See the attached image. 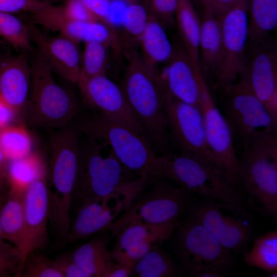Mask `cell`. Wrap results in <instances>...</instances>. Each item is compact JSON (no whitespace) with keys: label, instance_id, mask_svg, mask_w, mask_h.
<instances>
[{"label":"cell","instance_id":"6da1fadb","mask_svg":"<svg viewBox=\"0 0 277 277\" xmlns=\"http://www.w3.org/2000/svg\"><path fill=\"white\" fill-rule=\"evenodd\" d=\"M77 117L82 134L111 146L121 163L140 179L148 184L168 179L166 155H158L148 139L100 112Z\"/></svg>","mask_w":277,"mask_h":277},{"label":"cell","instance_id":"7a4b0ae2","mask_svg":"<svg viewBox=\"0 0 277 277\" xmlns=\"http://www.w3.org/2000/svg\"><path fill=\"white\" fill-rule=\"evenodd\" d=\"M123 52L127 65L119 86L157 152L167 154L170 140L163 104L164 81L136 49Z\"/></svg>","mask_w":277,"mask_h":277},{"label":"cell","instance_id":"3957f363","mask_svg":"<svg viewBox=\"0 0 277 277\" xmlns=\"http://www.w3.org/2000/svg\"><path fill=\"white\" fill-rule=\"evenodd\" d=\"M30 64L31 84L25 125L55 130L67 127L81 111L78 99L56 82L52 69L39 52Z\"/></svg>","mask_w":277,"mask_h":277},{"label":"cell","instance_id":"277c9868","mask_svg":"<svg viewBox=\"0 0 277 277\" xmlns=\"http://www.w3.org/2000/svg\"><path fill=\"white\" fill-rule=\"evenodd\" d=\"M235 147L240 192H245L265 213L276 220L277 135Z\"/></svg>","mask_w":277,"mask_h":277},{"label":"cell","instance_id":"5b68a950","mask_svg":"<svg viewBox=\"0 0 277 277\" xmlns=\"http://www.w3.org/2000/svg\"><path fill=\"white\" fill-rule=\"evenodd\" d=\"M103 146L87 136L82 142L80 140L73 194V202H76L79 206L104 197L135 180L130 179L132 173L112 151L107 156H103L101 149Z\"/></svg>","mask_w":277,"mask_h":277},{"label":"cell","instance_id":"8992f818","mask_svg":"<svg viewBox=\"0 0 277 277\" xmlns=\"http://www.w3.org/2000/svg\"><path fill=\"white\" fill-rule=\"evenodd\" d=\"M168 180L177 183L187 192L224 204L234 213H246L242 195L213 165L194 154L180 151L166 155Z\"/></svg>","mask_w":277,"mask_h":277},{"label":"cell","instance_id":"52a82bcc","mask_svg":"<svg viewBox=\"0 0 277 277\" xmlns=\"http://www.w3.org/2000/svg\"><path fill=\"white\" fill-rule=\"evenodd\" d=\"M225 90L227 98L223 113L235 145L277 135V122L255 94L244 72Z\"/></svg>","mask_w":277,"mask_h":277},{"label":"cell","instance_id":"ba28073f","mask_svg":"<svg viewBox=\"0 0 277 277\" xmlns=\"http://www.w3.org/2000/svg\"><path fill=\"white\" fill-rule=\"evenodd\" d=\"M154 184L150 190L138 193L105 232L117 236L133 222L158 225L179 221L186 211L188 193L164 180Z\"/></svg>","mask_w":277,"mask_h":277},{"label":"cell","instance_id":"9c48e42d","mask_svg":"<svg viewBox=\"0 0 277 277\" xmlns=\"http://www.w3.org/2000/svg\"><path fill=\"white\" fill-rule=\"evenodd\" d=\"M175 238L181 266L190 276L200 277L210 270L225 273L232 265L230 250L190 217L179 226Z\"/></svg>","mask_w":277,"mask_h":277},{"label":"cell","instance_id":"30bf717a","mask_svg":"<svg viewBox=\"0 0 277 277\" xmlns=\"http://www.w3.org/2000/svg\"><path fill=\"white\" fill-rule=\"evenodd\" d=\"M197 77L200 88V109L204 119L207 143L215 166L231 185L241 193L237 152L231 130L223 113L216 105L204 75Z\"/></svg>","mask_w":277,"mask_h":277},{"label":"cell","instance_id":"8fae6325","mask_svg":"<svg viewBox=\"0 0 277 277\" xmlns=\"http://www.w3.org/2000/svg\"><path fill=\"white\" fill-rule=\"evenodd\" d=\"M148 184L138 178L104 197L80 206L68 232L57 243V246L63 247L94 234L104 232Z\"/></svg>","mask_w":277,"mask_h":277},{"label":"cell","instance_id":"7c38bea8","mask_svg":"<svg viewBox=\"0 0 277 277\" xmlns=\"http://www.w3.org/2000/svg\"><path fill=\"white\" fill-rule=\"evenodd\" d=\"M163 104L170 142L173 143L180 151L197 155L216 168L207 143L200 109L172 96L166 87Z\"/></svg>","mask_w":277,"mask_h":277},{"label":"cell","instance_id":"4fadbf2b","mask_svg":"<svg viewBox=\"0 0 277 277\" xmlns=\"http://www.w3.org/2000/svg\"><path fill=\"white\" fill-rule=\"evenodd\" d=\"M248 0H240L220 19L223 56L215 74L216 85L225 90L234 83L246 64Z\"/></svg>","mask_w":277,"mask_h":277},{"label":"cell","instance_id":"5bb4252c","mask_svg":"<svg viewBox=\"0 0 277 277\" xmlns=\"http://www.w3.org/2000/svg\"><path fill=\"white\" fill-rule=\"evenodd\" d=\"M76 84L84 102L91 111L102 112L131 128L149 140L120 86L107 77L106 74L90 77L80 76Z\"/></svg>","mask_w":277,"mask_h":277},{"label":"cell","instance_id":"9a60e30c","mask_svg":"<svg viewBox=\"0 0 277 277\" xmlns=\"http://www.w3.org/2000/svg\"><path fill=\"white\" fill-rule=\"evenodd\" d=\"M224 207H228L204 198L188 201L186 211L225 247L230 251H238L250 240L251 226L243 217L225 215L222 211Z\"/></svg>","mask_w":277,"mask_h":277},{"label":"cell","instance_id":"2e32d148","mask_svg":"<svg viewBox=\"0 0 277 277\" xmlns=\"http://www.w3.org/2000/svg\"><path fill=\"white\" fill-rule=\"evenodd\" d=\"M23 207L25 237L21 252L22 263L28 254L35 250H43L49 243L47 165L25 188Z\"/></svg>","mask_w":277,"mask_h":277},{"label":"cell","instance_id":"e0dca14e","mask_svg":"<svg viewBox=\"0 0 277 277\" xmlns=\"http://www.w3.org/2000/svg\"><path fill=\"white\" fill-rule=\"evenodd\" d=\"M33 19L35 24L59 32L60 34L78 44L82 42H100L109 45L117 54L122 52L118 31L110 21H73L65 15L62 6L51 4L36 12Z\"/></svg>","mask_w":277,"mask_h":277},{"label":"cell","instance_id":"ac0fdd59","mask_svg":"<svg viewBox=\"0 0 277 277\" xmlns=\"http://www.w3.org/2000/svg\"><path fill=\"white\" fill-rule=\"evenodd\" d=\"M178 224L179 221L158 225L130 223L116 236L110 251L113 260L133 266L143 256L169 239Z\"/></svg>","mask_w":277,"mask_h":277},{"label":"cell","instance_id":"d6986e66","mask_svg":"<svg viewBox=\"0 0 277 277\" xmlns=\"http://www.w3.org/2000/svg\"><path fill=\"white\" fill-rule=\"evenodd\" d=\"M27 52L0 60V98L12 108L18 124L23 125L31 84V67Z\"/></svg>","mask_w":277,"mask_h":277},{"label":"cell","instance_id":"ffe728a7","mask_svg":"<svg viewBox=\"0 0 277 277\" xmlns=\"http://www.w3.org/2000/svg\"><path fill=\"white\" fill-rule=\"evenodd\" d=\"M26 24L31 42L38 47L52 70L69 82L77 84L82 59L78 44L61 34H46L31 22Z\"/></svg>","mask_w":277,"mask_h":277},{"label":"cell","instance_id":"44dd1931","mask_svg":"<svg viewBox=\"0 0 277 277\" xmlns=\"http://www.w3.org/2000/svg\"><path fill=\"white\" fill-rule=\"evenodd\" d=\"M243 72L255 94L277 122V55L275 48L267 44L256 47Z\"/></svg>","mask_w":277,"mask_h":277},{"label":"cell","instance_id":"7402d4cb","mask_svg":"<svg viewBox=\"0 0 277 277\" xmlns=\"http://www.w3.org/2000/svg\"><path fill=\"white\" fill-rule=\"evenodd\" d=\"M165 78L168 92L186 103L200 108V88L196 73L182 44L173 46ZM202 73V72H200Z\"/></svg>","mask_w":277,"mask_h":277},{"label":"cell","instance_id":"603a6c76","mask_svg":"<svg viewBox=\"0 0 277 277\" xmlns=\"http://www.w3.org/2000/svg\"><path fill=\"white\" fill-rule=\"evenodd\" d=\"M204 12L201 21L200 40V62L203 69L215 75L221 65L222 56V37L220 19L212 13L208 5L203 4Z\"/></svg>","mask_w":277,"mask_h":277},{"label":"cell","instance_id":"cb8c5ba5","mask_svg":"<svg viewBox=\"0 0 277 277\" xmlns=\"http://www.w3.org/2000/svg\"><path fill=\"white\" fill-rule=\"evenodd\" d=\"M98 235L77 248L72 253L75 263L86 277H105L114 263L108 250V232Z\"/></svg>","mask_w":277,"mask_h":277},{"label":"cell","instance_id":"d4e9b609","mask_svg":"<svg viewBox=\"0 0 277 277\" xmlns=\"http://www.w3.org/2000/svg\"><path fill=\"white\" fill-rule=\"evenodd\" d=\"M174 18L182 41L196 72H202L200 62L201 21L190 0H177Z\"/></svg>","mask_w":277,"mask_h":277},{"label":"cell","instance_id":"484cf974","mask_svg":"<svg viewBox=\"0 0 277 277\" xmlns=\"http://www.w3.org/2000/svg\"><path fill=\"white\" fill-rule=\"evenodd\" d=\"M24 190L9 188L0 215L2 238L14 245L20 252L23 247L25 237Z\"/></svg>","mask_w":277,"mask_h":277},{"label":"cell","instance_id":"4316f807","mask_svg":"<svg viewBox=\"0 0 277 277\" xmlns=\"http://www.w3.org/2000/svg\"><path fill=\"white\" fill-rule=\"evenodd\" d=\"M163 26L158 20L149 16L141 39L142 54L155 66L168 61L173 53V46Z\"/></svg>","mask_w":277,"mask_h":277},{"label":"cell","instance_id":"83f0119b","mask_svg":"<svg viewBox=\"0 0 277 277\" xmlns=\"http://www.w3.org/2000/svg\"><path fill=\"white\" fill-rule=\"evenodd\" d=\"M248 39L261 42L277 25V0H248Z\"/></svg>","mask_w":277,"mask_h":277},{"label":"cell","instance_id":"f1b7e54d","mask_svg":"<svg viewBox=\"0 0 277 277\" xmlns=\"http://www.w3.org/2000/svg\"><path fill=\"white\" fill-rule=\"evenodd\" d=\"M179 274V267L160 245L149 251L134 264L131 276L174 277Z\"/></svg>","mask_w":277,"mask_h":277},{"label":"cell","instance_id":"f546056e","mask_svg":"<svg viewBox=\"0 0 277 277\" xmlns=\"http://www.w3.org/2000/svg\"><path fill=\"white\" fill-rule=\"evenodd\" d=\"M149 14L140 3H130L122 17L121 34H118L122 52L136 49L149 19Z\"/></svg>","mask_w":277,"mask_h":277},{"label":"cell","instance_id":"4dcf8cb0","mask_svg":"<svg viewBox=\"0 0 277 277\" xmlns=\"http://www.w3.org/2000/svg\"><path fill=\"white\" fill-rule=\"evenodd\" d=\"M249 266L272 272L277 271V231L273 230L259 236L244 255Z\"/></svg>","mask_w":277,"mask_h":277},{"label":"cell","instance_id":"1f68e13d","mask_svg":"<svg viewBox=\"0 0 277 277\" xmlns=\"http://www.w3.org/2000/svg\"><path fill=\"white\" fill-rule=\"evenodd\" d=\"M0 147L8 160L23 157L33 152L30 134L25 125L18 124L0 130Z\"/></svg>","mask_w":277,"mask_h":277},{"label":"cell","instance_id":"d6a6232c","mask_svg":"<svg viewBox=\"0 0 277 277\" xmlns=\"http://www.w3.org/2000/svg\"><path fill=\"white\" fill-rule=\"evenodd\" d=\"M84 43L80 77H90L106 74L108 61V49L110 46L96 41Z\"/></svg>","mask_w":277,"mask_h":277},{"label":"cell","instance_id":"836d02e7","mask_svg":"<svg viewBox=\"0 0 277 277\" xmlns=\"http://www.w3.org/2000/svg\"><path fill=\"white\" fill-rule=\"evenodd\" d=\"M0 36L22 51H28L32 49L27 24L11 13L0 12Z\"/></svg>","mask_w":277,"mask_h":277},{"label":"cell","instance_id":"e575fe53","mask_svg":"<svg viewBox=\"0 0 277 277\" xmlns=\"http://www.w3.org/2000/svg\"><path fill=\"white\" fill-rule=\"evenodd\" d=\"M35 250L23 261L18 277H63L57 269L53 260Z\"/></svg>","mask_w":277,"mask_h":277},{"label":"cell","instance_id":"d590c367","mask_svg":"<svg viewBox=\"0 0 277 277\" xmlns=\"http://www.w3.org/2000/svg\"><path fill=\"white\" fill-rule=\"evenodd\" d=\"M144 6L149 16L158 20L164 26L174 23L177 0H144Z\"/></svg>","mask_w":277,"mask_h":277},{"label":"cell","instance_id":"8d00e7d4","mask_svg":"<svg viewBox=\"0 0 277 277\" xmlns=\"http://www.w3.org/2000/svg\"><path fill=\"white\" fill-rule=\"evenodd\" d=\"M50 4L47 0H0V12L26 11L33 13Z\"/></svg>","mask_w":277,"mask_h":277},{"label":"cell","instance_id":"74e56055","mask_svg":"<svg viewBox=\"0 0 277 277\" xmlns=\"http://www.w3.org/2000/svg\"><path fill=\"white\" fill-rule=\"evenodd\" d=\"M62 7L65 15L70 19L88 22L100 21L82 0H66Z\"/></svg>","mask_w":277,"mask_h":277},{"label":"cell","instance_id":"f35d334b","mask_svg":"<svg viewBox=\"0 0 277 277\" xmlns=\"http://www.w3.org/2000/svg\"><path fill=\"white\" fill-rule=\"evenodd\" d=\"M53 260L57 269L63 277H86L75 263L72 253L60 254Z\"/></svg>","mask_w":277,"mask_h":277},{"label":"cell","instance_id":"ab89813d","mask_svg":"<svg viewBox=\"0 0 277 277\" xmlns=\"http://www.w3.org/2000/svg\"><path fill=\"white\" fill-rule=\"evenodd\" d=\"M89 9L101 21L107 22L112 0H82Z\"/></svg>","mask_w":277,"mask_h":277},{"label":"cell","instance_id":"60d3db41","mask_svg":"<svg viewBox=\"0 0 277 277\" xmlns=\"http://www.w3.org/2000/svg\"><path fill=\"white\" fill-rule=\"evenodd\" d=\"M239 1L240 0H205L203 3H206L210 8L213 15L217 18L219 19Z\"/></svg>","mask_w":277,"mask_h":277},{"label":"cell","instance_id":"b9f144b4","mask_svg":"<svg viewBox=\"0 0 277 277\" xmlns=\"http://www.w3.org/2000/svg\"><path fill=\"white\" fill-rule=\"evenodd\" d=\"M8 159L0 147V195L6 196L9 192L8 179Z\"/></svg>","mask_w":277,"mask_h":277},{"label":"cell","instance_id":"7bdbcfd3","mask_svg":"<svg viewBox=\"0 0 277 277\" xmlns=\"http://www.w3.org/2000/svg\"><path fill=\"white\" fill-rule=\"evenodd\" d=\"M12 122L18 124L14 112L8 105L0 98V130L12 125Z\"/></svg>","mask_w":277,"mask_h":277},{"label":"cell","instance_id":"ee69618b","mask_svg":"<svg viewBox=\"0 0 277 277\" xmlns=\"http://www.w3.org/2000/svg\"><path fill=\"white\" fill-rule=\"evenodd\" d=\"M132 267L114 262L106 273L105 277H127L131 275Z\"/></svg>","mask_w":277,"mask_h":277},{"label":"cell","instance_id":"f6af8a7d","mask_svg":"<svg viewBox=\"0 0 277 277\" xmlns=\"http://www.w3.org/2000/svg\"><path fill=\"white\" fill-rule=\"evenodd\" d=\"M10 267V261L5 247L0 243V277H7Z\"/></svg>","mask_w":277,"mask_h":277},{"label":"cell","instance_id":"bcb514c9","mask_svg":"<svg viewBox=\"0 0 277 277\" xmlns=\"http://www.w3.org/2000/svg\"><path fill=\"white\" fill-rule=\"evenodd\" d=\"M7 195L6 196H2L0 195V215H1V211L2 207L3 206V205L6 200V198ZM2 228H1V219H0V239H2Z\"/></svg>","mask_w":277,"mask_h":277},{"label":"cell","instance_id":"7dc6e473","mask_svg":"<svg viewBox=\"0 0 277 277\" xmlns=\"http://www.w3.org/2000/svg\"><path fill=\"white\" fill-rule=\"evenodd\" d=\"M276 271H273V272H271V274H270V275H269L268 276H271V277H276V275H277V273H276Z\"/></svg>","mask_w":277,"mask_h":277},{"label":"cell","instance_id":"c3c4849f","mask_svg":"<svg viewBox=\"0 0 277 277\" xmlns=\"http://www.w3.org/2000/svg\"><path fill=\"white\" fill-rule=\"evenodd\" d=\"M194 1L196 2L197 3L203 5L205 0H194Z\"/></svg>","mask_w":277,"mask_h":277},{"label":"cell","instance_id":"681fc988","mask_svg":"<svg viewBox=\"0 0 277 277\" xmlns=\"http://www.w3.org/2000/svg\"><path fill=\"white\" fill-rule=\"evenodd\" d=\"M130 3H139L140 0H128Z\"/></svg>","mask_w":277,"mask_h":277},{"label":"cell","instance_id":"f907efd6","mask_svg":"<svg viewBox=\"0 0 277 277\" xmlns=\"http://www.w3.org/2000/svg\"><path fill=\"white\" fill-rule=\"evenodd\" d=\"M47 1H49L50 2L52 1H56V0H47Z\"/></svg>","mask_w":277,"mask_h":277}]
</instances>
